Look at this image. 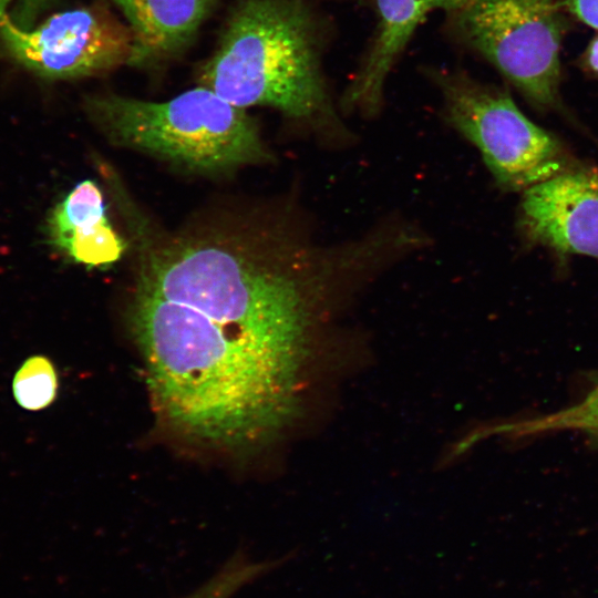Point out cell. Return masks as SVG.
Listing matches in <instances>:
<instances>
[{
	"instance_id": "6da1fadb",
	"label": "cell",
	"mask_w": 598,
	"mask_h": 598,
	"mask_svg": "<svg viewBox=\"0 0 598 598\" xmlns=\"http://www.w3.org/2000/svg\"><path fill=\"white\" fill-rule=\"evenodd\" d=\"M130 318L153 408L168 430L237 451L289 417L305 348L140 289Z\"/></svg>"
},
{
	"instance_id": "7a4b0ae2",
	"label": "cell",
	"mask_w": 598,
	"mask_h": 598,
	"mask_svg": "<svg viewBox=\"0 0 598 598\" xmlns=\"http://www.w3.org/2000/svg\"><path fill=\"white\" fill-rule=\"evenodd\" d=\"M327 28L305 0H238L199 85L246 109L269 106L329 136L343 135L323 68Z\"/></svg>"
},
{
	"instance_id": "3957f363",
	"label": "cell",
	"mask_w": 598,
	"mask_h": 598,
	"mask_svg": "<svg viewBox=\"0 0 598 598\" xmlns=\"http://www.w3.org/2000/svg\"><path fill=\"white\" fill-rule=\"evenodd\" d=\"M87 109L113 142L189 168L210 172L269 159L245 109L202 85L164 102L94 95Z\"/></svg>"
},
{
	"instance_id": "277c9868",
	"label": "cell",
	"mask_w": 598,
	"mask_h": 598,
	"mask_svg": "<svg viewBox=\"0 0 598 598\" xmlns=\"http://www.w3.org/2000/svg\"><path fill=\"white\" fill-rule=\"evenodd\" d=\"M427 74L447 124L476 146L501 187L525 190L569 168L560 141L532 122L506 91L463 70L429 69Z\"/></svg>"
},
{
	"instance_id": "5b68a950",
	"label": "cell",
	"mask_w": 598,
	"mask_h": 598,
	"mask_svg": "<svg viewBox=\"0 0 598 598\" xmlns=\"http://www.w3.org/2000/svg\"><path fill=\"white\" fill-rule=\"evenodd\" d=\"M451 33L537 107L559 102L563 19L556 0H468Z\"/></svg>"
},
{
	"instance_id": "8992f818",
	"label": "cell",
	"mask_w": 598,
	"mask_h": 598,
	"mask_svg": "<svg viewBox=\"0 0 598 598\" xmlns=\"http://www.w3.org/2000/svg\"><path fill=\"white\" fill-rule=\"evenodd\" d=\"M0 35L17 62L50 80L102 74L131 64L133 55L128 27L99 6L60 11L30 28L8 13Z\"/></svg>"
},
{
	"instance_id": "52a82bcc",
	"label": "cell",
	"mask_w": 598,
	"mask_h": 598,
	"mask_svg": "<svg viewBox=\"0 0 598 598\" xmlns=\"http://www.w3.org/2000/svg\"><path fill=\"white\" fill-rule=\"evenodd\" d=\"M520 224L534 243L598 259V168H567L524 190Z\"/></svg>"
},
{
	"instance_id": "ba28073f",
	"label": "cell",
	"mask_w": 598,
	"mask_h": 598,
	"mask_svg": "<svg viewBox=\"0 0 598 598\" xmlns=\"http://www.w3.org/2000/svg\"><path fill=\"white\" fill-rule=\"evenodd\" d=\"M468 0H372L375 24L359 66L341 99L346 112L375 115L390 73L416 30L435 11L448 14Z\"/></svg>"
},
{
	"instance_id": "9c48e42d",
	"label": "cell",
	"mask_w": 598,
	"mask_h": 598,
	"mask_svg": "<svg viewBox=\"0 0 598 598\" xmlns=\"http://www.w3.org/2000/svg\"><path fill=\"white\" fill-rule=\"evenodd\" d=\"M50 243L69 259L90 268L117 261L125 244L111 226L100 187L90 179L75 185L48 219Z\"/></svg>"
},
{
	"instance_id": "30bf717a",
	"label": "cell",
	"mask_w": 598,
	"mask_h": 598,
	"mask_svg": "<svg viewBox=\"0 0 598 598\" xmlns=\"http://www.w3.org/2000/svg\"><path fill=\"white\" fill-rule=\"evenodd\" d=\"M133 38L132 65L161 62L181 53L207 19L214 0H112Z\"/></svg>"
},
{
	"instance_id": "8fae6325",
	"label": "cell",
	"mask_w": 598,
	"mask_h": 598,
	"mask_svg": "<svg viewBox=\"0 0 598 598\" xmlns=\"http://www.w3.org/2000/svg\"><path fill=\"white\" fill-rule=\"evenodd\" d=\"M560 431H578L598 436V382L580 401L570 406L508 422L493 430L495 434L517 437Z\"/></svg>"
},
{
	"instance_id": "7c38bea8",
	"label": "cell",
	"mask_w": 598,
	"mask_h": 598,
	"mask_svg": "<svg viewBox=\"0 0 598 598\" xmlns=\"http://www.w3.org/2000/svg\"><path fill=\"white\" fill-rule=\"evenodd\" d=\"M58 390L56 372L43 355L29 358L17 371L12 391L16 401L24 409L37 411L50 405Z\"/></svg>"
},
{
	"instance_id": "4fadbf2b",
	"label": "cell",
	"mask_w": 598,
	"mask_h": 598,
	"mask_svg": "<svg viewBox=\"0 0 598 598\" xmlns=\"http://www.w3.org/2000/svg\"><path fill=\"white\" fill-rule=\"evenodd\" d=\"M282 561H252L235 554L218 571L192 594L183 598H230L241 587L277 568Z\"/></svg>"
},
{
	"instance_id": "5bb4252c",
	"label": "cell",
	"mask_w": 598,
	"mask_h": 598,
	"mask_svg": "<svg viewBox=\"0 0 598 598\" xmlns=\"http://www.w3.org/2000/svg\"><path fill=\"white\" fill-rule=\"evenodd\" d=\"M564 4L578 20L598 29V0H565Z\"/></svg>"
},
{
	"instance_id": "9a60e30c",
	"label": "cell",
	"mask_w": 598,
	"mask_h": 598,
	"mask_svg": "<svg viewBox=\"0 0 598 598\" xmlns=\"http://www.w3.org/2000/svg\"><path fill=\"white\" fill-rule=\"evenodd\" d=\"M585 63L592 73L598 75V35L591 40L587 48Z\"/></svg>"
},
{
	"instance_id": "2e32d148",
	"label": "cell",
	"mask_w": 598,
	"mask_h": 598,
	"mask_svg": "<svg viewBox=\"0 0 598 598\" xmlns=\"http://www.w3.org/2000/svg\"><path fill=\"white\" fill-rule=\"evenodd\" d=\"M12 0H0V17L8 14V9Z\"/></svg>"
}]
</instances>
